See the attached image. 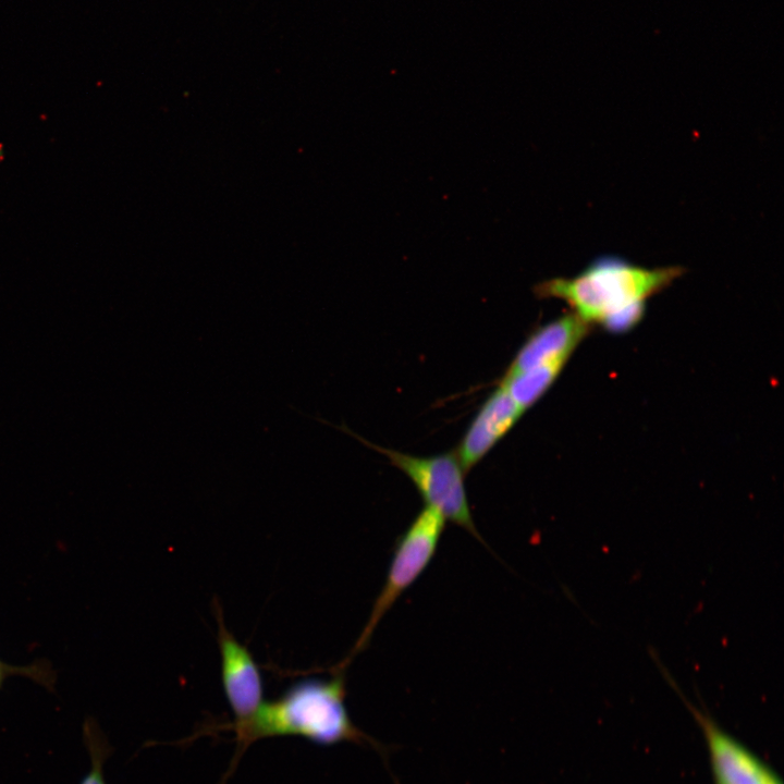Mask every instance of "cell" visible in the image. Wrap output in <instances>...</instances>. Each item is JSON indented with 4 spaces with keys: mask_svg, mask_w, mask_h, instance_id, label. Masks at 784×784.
Instances as JSON below:
<instances>
[{
    "mask_svg": "<svg viewBox=\"0 0 784 784\" xmlns=\"http://www.w3.org/2000/svg\"><path fill=\"white\" fill-rule=\"evenodd\" d=\"M649 654L700 726L707 740L715 784H782L768 765L725 733L707 711L686 698L654 648H649Z\"/></svg>",
    "mask_w": 784,
    "mask_h": 784,
    "instance_id": "obj_5",
    "label": "cell"
},
{
    "mask_svg": "<svg viewBox=\"0 0 784 784\" xmlns=\"http://www.w3.org/2000/svg\"><path fill=\"white\" fill-rule=\"evenodd\" d=\"M83 735L90 758V769L79 784H106L103 764L110 756L112 748L91 718L85 721Z\"/></svg>",
    "mask_w": 784,
    "mask_h": 784,
    "instance_id": "obj_10",
    "label": "cell"
},
{
    "mask_svg": "<svg viewBox=\"0 0 784 784\" xmlns=\"http://www.w3.org/2000/svg\"><path fill=\"white\" fill-rule=\"evenodd\" d=\"M11 675L26 676L49 690L53 689L56 681V673L47 661H38L27 666H14L0 660V688Z\"/></svg>",
    "mask_w": 784,
    "mask_h": 784,
    "instance_id": "obj_11",
    "label": "cell"
},
{
    "mask_svg": "<svg viewBox=\"0 0 784 784\" xmlns=\"http://www.w3.org/2000/svg\"><path fill=\"white\" fill-rule=\"evenodd\" d=\"M445 527V519L436 510L425 506L397 539L384 584L377 596L368 621L346 659L344 669L364 650L378 624L396 600L418 579L430 564Z\"/></svg>",
    "mask_w": 784,
    "mask_h": 784,
    "instance_id": "obj_3",
    "label": "cell"
},
{
    "mask_svg": "<svg viewBox=\"0 0 784 784\" xmlns=\"http://www.w3.org/2000/svg\"><path fill=\"white\" fill-rule=\"evenodd\" d=\"M414 483L426 506L464 528L483 543L469 509L464 483L465 470L456 453L414 456L395 450L372 445Z\"/></svg>",
    "mask_w": 784,
    "mask_h": 784,
    "instance_id": "obj_4",
    "label": "cell"
},
{
    "mask_svg": "<svg viewBox=\"0 0 784 784\" xmlns=\"http://www.w3.org/2000/svg\"><path fill=\"white\" fill-rule=\"evenodd\" d=\"M523 414L520 407L499 385L480 406L455 452L465 473L481 461Z\"/></svg>",
    "mask_w": 784,
    "mask_h": 784,
    "instance_id": "obj_7",
    "label": "cell"
},
{
    "mask_svg": "<svg viewBox=\"0 0 784 784\" xmlns=\"http://www.w3.org/2000/svg\"><path fill=\"white\" fill-rule=\"evenodd\" d=\"M590 324L575 314L564 315L535 330L520 346L505 373H516L561 358H569Z\"/></svg>",
    "mask_w": 784,
    "mask_h": 784,
    "instance_id": "obj_8",
    "label": "cell"
},
{
    "mask_svg": "<svg viewBox=\"0 0 784 784\" xmlns=\"http://www.w3.org/2000/svg\"><path fill=\"white\" fill-rule=\"evenodd\" d=\"M679 266L644 268L620 257L603 256L573 278H554L540 283V297L566 302L573 314L587 323H602L608 330L630 329L644 314L647 298L681 277Z\"/></svg>",
    "mask_w": 784,
    "mask_h": 784,
    "instance_id": "obj_1",
    "label": "cell"
},
{
    "mask_svg": "<svg viewBox=\"0 0 784 784\" xmlns=\"http://www.w3.org/2000/svg\"><path fill=\"white\" fill-rule=\"evenodd\" d=\"M216 612L223 690L235 715L234 725H238L247 721L264 702L262 679L250 652L225 627L219 605Z\"/></svg>",
    "mask_w": 784,
    "mask_h": 784,
    "instance_id": "obj_6",
    "label": "cell"
},
{
    "mask_svg": "<svg viewBox=\"0 0 784 784\" xmlns=\"http://www.w3.org/2000/svg\"><path fill=\"white\" fill-rule=\"evenodd\" d=\"M345 696L343 670L328 679L296 682L278 699L262 702L247 721L234 725L238 752L259 738L296 735L319 745L367 744L383 754L382 746L351 720Z\"/></svg>",
    "mask_w": 784,
    "mask_h": 784,
    "instance_id": "obj_2",
    "label": "cell"
},
{
    "mask_svg": "<svg viewBox=\"0 0 784 784\" xmlns=\"http://www.w3.org/2000/svg\"><path fill=\"white\" fill-rule=\"evenodd\" d=\"M566 362L567 358H561L520 372L505 373L499 385L525 412L548 391Z\"/></svg>",
    "mask_w": 784,
    "mask_h": 784,
    "instance_id": "obj_9",
    "label": "cell"
}]
</instances>
